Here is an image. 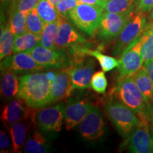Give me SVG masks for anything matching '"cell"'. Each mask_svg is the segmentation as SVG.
Wrapping results in <instances>:
<instances>
[{
    "mask_svg": "<svg viewBox=\"0 0 153 153\" xmlns=\"http://www.w3.org/2000/svg\"><path fill=\"white\" fill-rule=\"evenodd\" d=\"M16 97L32 108H43L52 104L51 82L45 72H31L21 76Z\"/></svg>",
    "mask_w": 153,
    "mask_h": 153,
    "instance_id": "6da1fadb",
    "label": "cell"
},
{
    "mask_svg": "<svg viewBox=\"0 0 153 153\" xmlns=\"http://www.w3.org/2000/svg\"><path fill=\"white\" fill-rule=\"evenodd\" d=\"M114 94L137 116H148L150 104L140 90L133 75L118 78Z\"/></svg>",
    "mask_w": 153,
    "mask_h": 153,
    "instance_id": "7a4b0ae2",
    "label": "cell"
},
{
    "mask_svg": "<svg viewBox=\"0 0 153 153\" xmlns=\"http://www.w3.org/2000/svg\"><path fill=\"white\" fill-rule=\"evenodd\" d=\"M105 112L120 136L123 138H128L139 121V117L136 113L119 99L116 100L114 99L106 103Z\"/></svg>",
    "mask_w": 153,
    "mask_h": 153,
    "instance_id": "3957f363",
    "label": "cell"
},
{
    "mask_svg": "<svg viewBox=\"0 0 153 153\" xmlns=\"http://www.w3.org/2000/svg\"><path fill=\"white\" fill-rule=\"evenodd\" d=\"M152 25V24L120 55L118 66V71L119 73L118 78L132 76L143 65V45L150 36Z\"/></svg>",
    "mask_w": 153,
    "mask_h": 153,
    "instance_id": "277c9868",
    "label": "cell"
},
{
    "mask_svg": "<svg viewBox=\"0 0 153 153\" xmlns=\"http://www.w3.org/2000/svg\"><path fill=\"white\" fill-rule=\"evenodd\" d=\"M104 12V8L100 6L80 3L69 13L68 19L79 30L91 36L98 29Z\"/></svg>",
    "mask_w": 153,
    "mask_h": 153,
    "instance_id": "5b68a950",
    "label": "cell"
},
{
    "mask_svg": "<svg viewBox=\"0 0 153 153\" xmlns=\"http://www.w3.org/2000/svg\"><path fill=\"white\" fill-rule=\"evenodd\" d=\"M64 118V106L62 104L55 106L34 108L31 122L41 133L45 134L57 133L62 128Z\"/></svg>",
    "mask_w": 153,
    "mask_h": 153,
    "instance_id": "8992f818",
    "label": "cell"
},
{
    "mask_svg": "<svg viewBox=\"0 0 153 153\" xmlns=\"http://www.w3.org/2000/svg\"><path fill=\"white\" fill-rule=\"evenodd\" d=\"M145 13L135 12L116 39L113 55L119 56L132 43L137 40L150 26Z\"/></svg>",
    "mask_w": 153,
    "mask_h": 153,
    "instance_id": "52a82bcc",
    "label": "cell"
},
{
    "mask_svg": "<svg viewBox=\"0 0 153 153\" xmlns=\"http://www.w3.org/2000/svg\"><path fill=\"white\" fill-rule=\"evenodd\" d=\"M27 53L44 68L65 69L72 65L71 55L65 49H50L40 44Z\"/></svg>",
    "mask_w": 153,
    "mask_h": 153,
    "instance_id": "ba28073f",
    "label": "cell"
},
{
    "mask_svg": "<svg viewBox=\"0 0 153 153\" xmlns=\"http://www.w3.org/2000/svg\"><path fill=\"white\" fill-rule=\"evenodd\" d=\"M134 14H121L104 11L97 29L99 41L106 43L116 40Z\"/></svg>",
    "mask_w": 153,
    "mask_h": 153,
    "instance_id": "9c48e42d",
    "label": "cell"
},
{
    "mask_svg": "<svg viewBox=\"0 0 153 153\" xmlns=\"http://www.w3.org/2000/svg\"><path fill=\"white\" fill-rule=\"evenodd\" d=\"M139 121L128 137L130 152L134 153L151 152L152 137L150 120L148 116H138Z\"/></svg>",
    "mask_w": 153,
    "mask_h": 153,
    "instance_id": "30bf717a",
    "label": "cell"
},
{
    "mask_svg": "<svg viewBox=\"0 0 153 153\" xmlns=\"http://www.w3.org/2000/svg\"><path fill=\"white\" fill-rule=\"evenodd\" d=\"M54 43L55 48L63 50L74 45H83L87 43V39L76 31L68 19L60 16Z\"/></svg>",
    "mask_w": 153,
    "mask_h": 153,
    "instance_id": "8fae6325",
    "label": "cell"
},
{
    "mask_svg": "<svg viewBox=\"0 0 153 153\" xmlns=\"http://www.w3.org/2000/svg\"><path fill=\"white\" fill-rule=\"evenodd\" d=\"M4 68L11 69L16 74L31 73L45 69L27 52L17 53L4 57L1 61V69Z\"/></svg>",
    "mask_w": 153,
    "mask_h": 153,
    "instance_id": "7c38bea8",
    "label": "cell"
},
{
    "mask_svg": "<svg viewBox=\"0 0 153 153\" xmlns=\"http://www.w3.org/2000/svg\"><path fill=\"white\" fill-rule=\"evenodd\" d=\"M105 124L102 114L97 107L92 106L79 123V132L86 140H94L104 134Z\"/></svg>",
    "mask_w": 153,
    "mask_h": 153,
    "instance_id": "4fadbf2b",
    "label": "cell"
},
{
    "mask_svg": "<svg viewBox=\"0 0 153 153\" xmlns=\"http://www.w3.org/2000/svg\"><path fill=\"white\" fill-rule=\"evenodd\" d=\"M34 108H30L22 99L11 101L1 112V120L3 123L7 126H9L15 123L24 121L28 118H31Z\"/></svg>",
    "mask_w": 153,
    "mask_h": 153,
    "instance_id": "5bb4252c",
    "label": "cell"
},
{
    "mask_svg": "<svg viewBox=\"0 0 153 153\" xmlns=\"http://www.w3.org/2000/svg\"><path fill=\"white\" fill-rule=\"evenodd\" d=\"M94 68L95 62L91 59L75 62L69 68L74 89H85L91 87Z\"/></svg>",
    "mask_w": 153,
    "mask_h": 153,
    "instance_id": "9a60e30c",
    "label": "cell"
},
{
    "mask_svg": "<svg viewBox=\"0 0 153 153\" xmlns=\"http://www.w3.org/2000/svg\"><path fill=\"white\" fill-rule=\"evenodd\" d=\"M70 55H72L73 61H77L78 59H83L85 55L94 57L100 64L101 68L105 72H109L114 68H118L119 61L115 57L108 56V55L103 54L100 51H94L87 48L83 45H74V46L69 48Z\"/></svg>",
    "mask_w": 153,
    "mask_h": 153,
    "instance_id": "2e32d148",
    "label": "cell"
},
{
    "mask_svg": "<svg viewBox=\"0 0 153 153\" xmlns=\"http://www.w3.org/2000/svg\"><path fill=\"white\" fill-rule=\"evenodd\" d=\"M93 106L86 101H69L64 106V120L67 131H71L85 118Z\"/></svg>",
    "mask_w": 153,
    "mask_h": 153,
    "instance_id": "e0dca14e",
    "label": "cell"
},
{
    "mask_svg": "<svg viewBox=\"0 0 153 153\" xmlns=\"http://www.w3.org/2000/svg\"><path fill=\"white\" fill-rule=\"evenodd\" d=\"M73 89L69 68L57 71L56 78L51 82V104L68 98Z\"/></svg>",
    "mask_w": 153,
    "mask_h": 153,
    "instance_id": "ac0fdd59",
    "label": "cell"
},
{
    "mask_svg": "<svg viewBox=\"0 0 153 153\" xmlns=\"http://www.w3.org/2000/svg\"><path fill=\"white\" fill-rule=\"evenodd\" d=\"M1 94L5 99L17 97L19 90V78L9 68L1 69Z\"/></svg>",
    "mask_w": 153,
    "mask_h": 153,
    "instance_id": "d6986e66",
    "label": "cell"
},
{
    "mask_svg": "<svg viewBox=\"0 0 153 153\" xmlns=\"http://www.w3.org/2000/svg\"><path fill=\"white\" fill-rule=\"evenodd\" d=\"M9 128L12 141V152H22L26 142L28 125L20 121L12 124Z\"/></svg>",
    "mask_w": 153,
    "mask_h": 153,
    "instance_id": "ffe728a7",
    "label": "cell"
},
{
    "mask_svg": "<svg viewBox=\"0 0 153 153\" xmlns=\"http://www.w3.org/2000/svg\"><path fill=\"white\" fill-rule=\"evenodd\" d=\"M41 35L26 31V33L14 37L13 53L28 52L41 44Z\"/></svg>",
    "mask_w": 153,
    "mask_h": 153,
    "instance_id": "44dd1931",
    "label": "cell"
},
{
    "mask_svg": "<svg viewBox=\"0 0 153 153\" xmlns=\"http://www.w3.org/2000/svg\"><path fill=\"white\" fill-rule=\"evenodd\" d=\"M51 150V145L38 131L30 134L24 146V152L27 153H45Z\"/></svg>",
    "mask_w": 153,
    "mask_h": 153,
    "instance_id": "7402d4cb",
    "label": "cell"
},
{
    "mask_svg": "<svg viewBox=\"0 0 153 153\" xmlns=\"http://www.w3.org/2000/svg\"><path fill=\"white\" fill-rule=\"evenodd\" d=\"M133 76L147 101L149 104L153 102V84L145 67L143 65Z\"/></svg>",
    "mask_w": 153,
    "mask_h": 153,
    "instance_id": "603a6c76",
    "label": "cell"
},
{
    "mask_svg": "<svg viewBox=\"0 0 153 153\" xmlns=\"http://www.w3.org/2000/svg\"><path fill=\"white\" fill-rule=\"evenodd\" d=\"M139 0H107L104 11L121 14L135 13Z\"/></svg>",
    "mask_w": 153,
    "mask_h": 153,
    "instance_id": "cb8c5ba5",
    "label": "cell"
},
{
    "mask_svg": "<svg viewBox=\"0 0 153 153\" xmlns=\"http://www.w3.org/2000/svg\"><path fill=\"white\" fill-rule=\"evenodd\" d=\"M14 35L11 31L8 22L1 24V38H0V58L1 60L12 54L14 51Z\"/></svg>",
    "mask_w": 153,
    "mask_h": 153,
    "instance_id": "d4e9b609",
    "label": "cell"
},
{
    "mask_svg": "<svg viewBox=\"0 0 153 153\" xmlns=\"http://www.w3.org/2000/svg\"><path fill=\"white\" fill-rule=\"evenodd\" d=\"M8 24L14 36H20L27 31L26 28V14L27 13L17 10L9 9Z\"/></svg>",
    "mask_w": 153,
    "mask_h": 153,
    "instance_id": "484cf974",
    "label": "cell"
},
{
    "mask_svg": "<svg viewBox=\"0 0 153 153\" xmlns=\"http://www.w3.org/2000/svg\"><path fill=\"white\" fill-rule=\"evenodd\" d=\"M36 9L44 23L56 22L61 16L55 6L49 0H39Z\"/></svg>",
    "mask_w": 153,
    "mask_h": 153,
    "instance_id": "4316f807",
    "label": "cell"
},
{
    "mask_svg": "<svg viewBox=\"0 0 153 153\" xmlns=\"http://www.w3.org/2000/svg\"><path fill=\"white\" fill-rule=\"evenodd\" d=\"M59 25V19L56 22L45 23L41 34V45L50 49H55V38Z\"/></svg>",
    "mask_w": 153,
    "mask_h": 153,
    "instance_id": "83f0119b",
    "label": "cell"
},
{
    "mask_svg": "<svg viewBox=\"0 0 153 153\" xmlns=\"http://www.w3.org/2000/svg\"><path fill=\"white\" fill-rule=\"evenodd\" d=\"M45 23L38 14L36 7L28 11L26 14L27 31L41 35Z\"/></svg>",
    "mask_w": 153,
    "mask_h": 153,
    "instance_id": "f1b7e54d",
    "label": "cell"
},
{
    "mask_svg": "<svg viewBox=\"0 0 153 153\" xmlns=\"http://www.w3.org/2000/svg\"><path fill=\"white\" fill-rule=\"evenodd\" d=\"M104 71H98L94 73L91 80V87L99 94H105L108 85Z\"/></svg>",
    "mask_w": 153,
    "mask_h": 153,
    "instance_id": "f546056e",
    "label": "cell"
},
{
    "mask_svg": "<svg viewBox=\"0 0 153 153\" xmlns=\"http://www.w3.org/2000/svg\"><path fill=\"white\" fill-rule=\"evenodd\" d=\"M79 4L80 3L77 0H60L55 7L61 16L68 19L69 13Z\"/></svg>",
    "mask_w": 153,
    "mask_h": 153,
    "instance_id": "4dcf8cb0",
    "label": "cell"
},
{
    "mask_svg": "<svg viewBox=\"0 0 153 153\" xmlns=\"http://www.w3.org/2000/svg\"><path fill=\"white\" fill-rule=\"evenodd\" d=\"M38 1L39 0H14L9 9H17L28 13L36 7Z\"/></svg>",
    "mask_w": 153,
    "mask_h": 153,
    "instance_id": "1f68e13d",
    "label": "cell"
},
{
    "mask_svg": "<svg viewBox=\"0 0 153 153\" xmlns=\"http://www.w3.org/2000/svg\"><path fill=\"white\" fill-rule=\"evenodd\" d=\"M142 56L144 63L153 58V24L151 27L150 36L143 45Z\"/></svg>",
    "mask_w": 153,
    "mask_h": 153,
    "instance_id": "d6a6232c",
    "label": "cell"
},
{
    "mask_svg": "<svg viewBox=\"0 0 153 153\" xmlns=\"http://www.w3.org/2000/svg\"><path fill=\"white\" fill-rule=\"evenodd\" d=\"M153 7V0H139L135 12L146 13L152 10Z\"/></svg>",
    "mask_w": 153,
    "mask_h": 153,
    "instance_id": "836d02e7",
    "label": "cell"
},
{
    "mask_svg": "<svg viewBox=\"0 0 153 153\" xmlns=\"http://www.w3.org/2000/svg\"><path fill=\"white\" fill-rule=\"evenodd\" d=\"M10 147V139L7 136L4 131H1V133H0V150H1V152H9V149Z\"/></svg>",
    "mask_w": 153,
    "mask_h": 153,
    "instance_id": "e575fe53",
    "label": "cell"
},
{
    "mask_svg": "<svg viewBox=\"0 0 153 153\" xmlns=\"http://www.w3.org/2000/svg\"><path fill=\"white\" fill-rule=\"evenodd\" d=\"M79 3L91 5H98L104 8L107 0H77Z\"/></svg>",
    "mask_w": 153,
    "mask_h": 153,
    "instance_id": "d590c367",
    "label": "cell"
},
{
    "mask_svg": "<svg viewBox=\"0 0 153 153\" xmlns=\"http://www.w3.org/2000/svg\"><path fill=\"white\" fill-rule=\"evenodd\" d=\"M143 65L146 68L147 72H148L149 74V76H150L151 81H152L153 84V58L150 61H148V62L144 63Z\"/></svg>",
    "mask_w": 153,
    "mask_h": 153,
    "instance_id": "8d00e7d4",
    "label": "cell"
},
{
    "mask_svg": "<svg viewBox=\"0 0 153 153\" xmlns=\"http://www.w3.org/2000/svg\"><path fill=\"white\" fill-rule=\"evenodd\" d=\"M14 0H1V11L9 10V7L12 4Z\"/></svg>",
    "mask_w": 153,
    "mask_h": 153,
    "instance_id": "74e56055",
    "label": "cell"
},
{
    "mask_svg": "<svg viewBox=\"0 0 153 153\" xmlns=\"http://www.w3.org/2000/svg\"><path fill=\"white\" fill-rule=\"evenodd\" d=\"M45 74H46L48 79H49V81L51 82L54 81L55 78H56V76H57V72L53 71V70H49V71H47L46 72H45Z\"/></svg>",
    "mask_w": 153,
    "mask_h": 153,
    "instance_id": "f35d334b",
    "label": "cell"
},
{
    "mask_svg": "<svg viewBox=\"0 0 153 153\" xmlns=\"http://www.w3.org/2000/svg\"><path fill=\"white\" fill-rule=\"evenodd\" d=\"M148 116L151 123L153 124V102L149 104L148 108Z\"/></svg>",
    "mask_w": 153,
    "mask_h": 153,
    "instance_id": "ab89813d",
    "label": "cell"
},
{
    "mask_svg": "<svg viewBox=\"0 0 153 153\" xmlns=\"http://www.w3.org/2000/svg\"><path fill=\"white\" fill-rule=\"evenodd\" d=\"M49 1H51V3H52V4H54V5L55 6V5H56V4H57V3H58V2H59V1H60V0H49Z\"/></svg>",
    "mask_w": 153,
    "mask_h": 153,
    "instance_id": "60d3db41",
    "label": "cell"
},
{
    "mask_svg": "<svg viewBox=\"0 0 153 153\" xmlns=\"http://www.w3.org/2000/svg\"><path fill=\"white\" fill-rule=\"evenodd\" d=\"M150 17H151V20H152V24H153V7L152 10H151V14H150Z\"/></svg>",
    "mask_w": 153,
    "mask_h": 153,
    "instance_id": "b9f144b4",
    "label": "cell"
}]
</instances>
